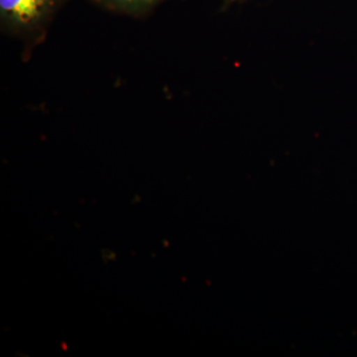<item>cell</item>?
<instances>
[{"instance_id":"obj_1","label":"cell","mask_w":357,"mask_h":357,"mask_svg":"<svg viewBox=\"0 0 357 357\" xmlns=\"http://www.w3.org/2000/svg\"><path fill=\"white\" fill-rule=\"evenodd\" d=\"M67 0H0L2 32L20 40L26 51L46 37L52 21Z\"/></svg>"},{"instance_id":"obj_3","label":"cell","mask_w":357,"mask_h":357,"mask_svg":"<svg viewBox=\"0 0 357 357\" xmlns=\"http://www.w3.org/2000/svg\"><path fill=\"white\" fill-rule=\"evenodd\" d=\"M223 8L234 6V4L243 3L249 0H222Z\"/></svg>"},{"instance_id":"obj_2","label":"cell","mask_w":357,"mask_h":357,"mask_svg":"<svg viewBox=\"0 0 357 357\" xmlns=\"http://www.w3.org/2000/svg\"><path fill=\"white\" fill-rule=\"evenodd\" d=\"M89 1L112 13L139 17V16L146 15L167 0H89Z\"/></svg>"}]
</instances>
